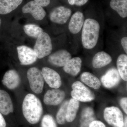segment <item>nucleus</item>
Masks as SVG:
<instances>
[{
	"label": "nucleus",
	"mask_w": 127,
	"mask_h": 127,
	"mask_svg": "<svg viewBox=\"0 0 127 127\" xmlns=\"http://www.w3.org/2000/svg\"><path fill=\"white\" fill-rule=\"evenodd\" d=\"M14 112V106L9 94L4 90H0V112L6 116Z\"/></svg>",
	"instance_id": "nucleus-15"
},
{
	"label": "nucleus",
	"mask_w": 127,
	"mask_h": 127,
	"mask_svg": "<svg viewBox=\"0 0 127 127\" xmlns=\"http://www.w3.org/2000/svg\"><path fill=\"white\" fill-rule=\"evenodd\" d=\"M127 116L125 117V119L124 120V125L123 127H127Z\"/></svg>",
	"instance_id": "nucleus-34"
},
{
	"label": "nucleus",
	"mask_w": 127,
	"mask_h": 127,
	"mask_svg": "<svg viewBox=\"0 0 127 127\" xmlns=\"http://www.w3.org/2000/svg\"><path fill=\"white\" fill-rule=\"evenodd\" d=\"M71 96L72 98L82 102H89L94 100L95 95L90 89L81 82L77 81L72 86Z\"/></svg>",
	"instance_id": "nucleus-4"
},
{
	"label": "nucleus",
	"mask_w": 127,
	"mask_h": 127,
	"mask_svg": "<svg viewBox=\"0 0 127 127\" xmlns=\"http://www.w3.org/2000/svg\"><path fill=\"white\" fill-rule=\"evenodd\" d=\"M120 104L124 112L127 114V98L124 97L120 100Z\"/></svg>",
	"instance_id": "nucleus-30"
},
{
	"label": "nucleus",
	"mask_w": 127,
	"mask_h": 127,
	"mask_svg": "<svg viewBox=\"0 0 127 127\" xmlns=\"http://www.w3.org/2000/svg\"><path fill=\"white\" fill-rule=\"evenodd\" d=\"M41 127H57L55 120L51 115H44L41 121Z\"/></svg>",
	"instance_id": "nucleus-27"
},
{
	"label": "nucleus",
	"mask_w": 127,
	"mask_h": 127,
	"mask_svg": "<svg viewBox=\"0 0 127 127\" xmlns=\"http://www.w3.org/2000/svg\"><path fill=\"white\" fill-rule=\"evenodd\" d=\"M6 124L5 119L0 112V127H6Z\"/></svg>",
	"instance_id": "nucleus-33"
},
{
	"label": "nucleus",
	"mask_w": 127,
	"mask_h": 127,
	"mask_svg": "<svg viewBox=\"0 0 127 127\" xmlns=\"http://www.w3.org/2000/svg\"><path fill=\"white\" fill-rule=\"evenodd\" d=\"M18 59L21 64L28 65L35 62L37 58L32 48L27 46L21 45L17 47Z\"/></svg>",
	"instance_id": "nucleus-7"
},
{
	"label": "nucleus",
	"mask_w": 127,
	"mask_h": 127,
	"mask_svg": "<svg viewBox=\"0 0 127 127\" xmlns=\"http://www.w3.org/2000/svg\"><path fill=\"white\" fill-rule=\"evenodd\" d=\"M82 81L95 89H99L101 86L100 80L96 76L89 72L83 73L81 76Z\"/></svg>",
	"instance_id": "nucleus-21"
},
{
	"label": "nucleus",
	"mask_w": 127,
	"mask_h": 127,
	"mask_svg": "<svg viewBox=\"0 0 127 127\" xmlns=\"http://www.w3.org/2000/svg\"><path fill=\"white\" fill-rule=\"evenodd\" d=\"M117 66L119 73L122 79L127 81V56L125 54L119 55L117 61Z\"/></svg>",
	"instance_id": "nucleus-24"
},
{
	"label": "nucleus",
	"mask_w": 127,
	"mask_h": 127,
	"mask_svg": "<svg viewBox=\"0 0 127 127\" xmlns=\"http://www.w3.org/2000/svg\"><path fill=\"white\" fill-rule=\"evenodd\" d=\"M68 101H65L62 104L56 115L57 122L60 125H64L66 122V116L67 108L68 105Z\"/></svg>",
	"instance_id": "nucleus-26"
},
{
	"label": "nucleus",
	"mask_w": 127,
	"mask_h": 127,
	"mask_svg": "<svg viewBox=\"0 0 127 127\" xmlns=\"http://www.w3.org/2000/svg\"><path fill=\"white\" fill-rule=\"evenodd\" d=\"M121 45L126 54L127 53V37H124L121 39Z\"/></svg>",
	"instance_id": "nucleus-32"
},
{
	"label": "nucleus",
	"mask_w": 127,
	"mask_h": 127,
	"mask_svg": "<svg viewBox=\"0 0 127 127\" xmlns=\"http://www.w3.org/2000/svg\"><path fill=\"white\" fill-rule=\"evenodd\" d=\"M82 28L83 46L86 49H92L96 45L98 40L100 34V24L94 19L87 18L84 21Z\"/></svg>",
	"instance_id": "nucleus-2"
},
{
	"label": "nucleus",
	"mask_w": 127,
	"mask_h": 127,
	"mask_svg": "<svg viewBox=\"0 0 127 127\" xmlns=\"http://www.w3.org/2000/svg\"><path fill=\"white\" fill-rule=\"evenodd\" d=\"M112 60V57L109 54L105 52L101 51L94 56L92 63L94 67L100 68L108 65Z\"/></svg>",
	"instance_id": "nucleus-17"
},
{
	"label": "nucleus",
	"mask_w": 127,
	"mask_h": 127,
	"mask_svg": "<svg viewBox=\"0 0 127 127\" xmlns=\"http://www.w3.org/2000/svg\"><path fill=\"white\" fill-rule=\"evenodd\" d=\"M89 127H106L105 124L101 121L94 120L89 124Z\"/></svg>",
	"instance_id": "nucleus-29"
},
{
	"label": "nucleus",
	"mask_w": 127,
	"mask_h": 127,
	"mask_svg": "<svg viewBox=\"0 0 127 127\" xmlns=\"http://www.w3.org/2000/svg\"><path fill=\"white\" fill-rule=\"evenodd\" d=\"M23 0H0V14L6 15L15 10Z\"/></svg>",
	"instance_id": "nucleus-19"
},
{
	"label": "nucleus",
	"mask_w": 127,
	"mask_h": 127,
	"mask_svg": "<svg viewBox=\"0 0 127 127\" xmlns=\"http://www.w3.org/2000/svg\"><path fill=\"white\" fill-rule=\"evenodd\" d=\"M71 10L63 6L56 7L50 13V19L52 22L64 25L68 20L71 15Z\"/></svg>",
	"instance_id": "nucleus-8"
},
{
	"label": "nucleus",
	"mask_w": 127,
	"mask_h": 127,
	"mask_svg": "<svg viewBox=\"0 0 127 127\" xmlns=\"http://www.w3.org/2000/svg\"><path fill=\"white\" fill-rule=\"evenodd\" d=\"M89 0H68V3L71 5L82 6L85 5Z\"/></svg>",
	"instance_id": "nucleus-28"
},
{
	"label": "nucleus",
	"mask_w": 127,
	"mask_h": 127,
	"mask_svg": "<svg viewBox=\"0 0 127 127\" xmlns=\"http://www.w3.org/2000/svg\"><path fill=\"white\" fill-rule=\"evenodd\" d=\"M52 49L51 37L47 33L43 32L37 38L33 48L37 58L42 59L49 56Z\"/></svg>",
	"instance_id": "nucleus-3"
},
{
	"label": "nucleus",
	"mask_w": 127,
	"mask_h": 127,
	"mask_svg": "<svg viewBox=\"0 0 127 127\" xmlns=\"http://www.w3.org/2000/svg\"><path fill=\"white\" fill-rule=\"evenodd\" d=\"M1 20L0 18V27L1 25Z\"/></svg>",
	"instance_id": "nucleus-35"
},
{
	"label": "nucleus",
	"mask_w": 127,
	"mask_h": 127,
	"mask_svg": "<svg viewBox=\"0 0 127 127\" xmlns=\"http://www.w3.org/2000/svg\"><path fill=\"white\" fill-rule=\"evenodd\" d=\"M65 96L64 91L58 89H53L46 92L43 97V102L46 105L57 106L63 101Z\"/></svg>",
	"instance_id": "nucleus-12"
},
{
	"label": "nucleus",
	"mask_w": 127,
	"mask_h": 127,
	"mask_svg": "<svg viewBox=\"0 0 127 127\" xmlns=\"http://www.w3.org/2000/svg\"><path fill=\"white\" fill-rule=\"evenodd\" d=\"M104 119L113 127H123L124 120L123 115L120 109L114 106L107 107L103 113Z\"/></svg>",
	"instance_id": "nucleus-6"
},
{
	"label": "nucleus",
	"mask_w": 127,
	"mask_h": 127,
	"mask_svg": "<svg viewBox=\"0 0 127 127\" xmlns=\"http://www.w3.org/2000/svg\"><path fill=\"white\" fill-rule=\"evenodd\" d=\"M79 101L76 99L72 98L68 101L66 116V122L71 123L75 120L79 109Z\"/></svg>",
	"instance_id": "nucleus-20"
},
{
	"label": "nucleus",
	"mask_w": 127,
	"mask_h": 127,
	"mask_svg": "<svg viewBox=\"0 0 127 127\" xmlns=\"http://www.w3.org/2000/svg\"><path fill=\"white\" fill-rule=\"evenodd\" d=\"M41 71L44 81L50 87L58 89L61 87V78L59 73L56 71L49 67H43Z\"/></svg>",
	"instance_id": "nucleus-9"
},
{
	"label": "nucleus",
	"mask_w": 127,
	"mask_h": 127,
	"mask_svg": "<svg viewBox=\"0 0 127 127\" xmlns=\"http://www.w3.org/2000/svg\"><path fill=\"white\" fill-rule=\"evenodd\" d=\"M22 11L25 14H31L37 21L43 20L46 15V12L43 7L34 1L28 2L22 8Z\"/></svg>",
	"instance_id": "nucleus-11"
},
{
	"label": "nucleus",
	"mask_w": 127,
	"mask_h": 127,
	"mask_svg": "<svg viewBox=\"0 0 127 127\" xmlns=\"http://www.w3.org/2000/svg\"><path fill=\"white\" fill-rule=\"evenodd\" d=\"M82 63V60L80 58H73L63 67L64 70L69 75L75 76L81 71Z\"/></svg>",
	"instance_id": "nucleus-18"
},
{
	"label": "nucleus",
	"mask_w": 127,
	"mask_h": 127,
	"mask_svg": "<svg viewBox=\"0 0 127 127\" xmlns=\"http://www.w3.org/2000/svg\"><path fill=\"white\" fill-rule=\"evenodd\" d=\"M121 77L118 71L115 68H111L101 78V82L107 88H112L120 82Z\"/></svg>",
	"instance_id": "nucleus-13"
},
{
	"label": "nucleus",
	"mask_w": 127,
	"mask_h": 127,
	"mask_svg": "<svg viewBox=\"0 0 127 127\" xmlns=\"http://www.w3.org/2000/svg\"><path fill=\"white\" fill-rule=\"evenodd\" d=\"M84 22L83 13L80 11H77L71 17L68 24V30L72 34H77L81 30Z\"/></svg>",
	"instance_id": "nucleus-16"
},
{
	"label": "nucleus",
	"mask_w": 127,
	"mask_h": 127,
	"mask_svg": "<svg viewBox=\"0 0 127 127\" xmlns=\"http://www.w3.org/2000/svg\"><path fill=\"white\" fill-rule=\"evenodd\" d=\"M23 30L28 36L36 39L43 32L41 28L34 24H28L25 25L23 27Z\"/></svg>",
	"instance_id": "nucleus-25"
},
{
	"label": "nucleus",
	"mask_w": 127,
	"mask_h": 127,
	"mask_svg": "<svg viewBox=\"0 0 127 127\" xmlns=\"http://www.w3.org/2000/svg\"><path fill=\"white\" fill-rule=\"evenodd\" d=\"M2 82L7 88L13 90L16 88L20 85V77L16 70L11 69L7 71L5 73Z\"/></svg>",
	"instance_id": "nucleus-14"
},
{
	"label": "nucleus",
	"mask_w": 127,
	"mask_h": 127,
	"mask_svg": "<svg viewBox=\"0 0 127 127\" xmlns=\"http://www.w3.org/2000/svg\"><path fill=\"white\" fill-rule=\"evenodd\" d=\"M27 76L32 91L36 94L41 93L44 87V80L40 70L37 67H31L27 71Z\"/></svg>",
	"instance_id": "nucleus-5"
},
{
	"label": "nucleus",
	"mask_w": 127,
	"mask_h": 127,
	"mask_svg": "<svg viewBox=\"0 0 127 127\" xmlns=\"http://www.w3.org/2000/svg\"><path fill=\"white\" fill-rule=\"evenodd\" d=\"M42 7H46L50 4L51 0H34Z\"/></svg>",
	"instance_id": "nucleus-31"
},
{
	"label": "nucleus",
	"mask_w": 127,
	"mask_h": 127,
	"mask_svg": "<svg viewBox=\"0 0 127 127\" xmlns=\"http://www.w3.org/2000/svg\"><path fill=\"white\" fill-rule=\"evenodd\" d=\"M110 6L121 17L123 18L127 17V0H111Z\"/></svg>",
	"instance_id": "nucleus-22"
},
{
	"label": "nucleus",
	"mask_w": 127,
	"mask_h": 127,
	"mask_svg": "<svg viewBox=\"0 0 127 127\" xmlns=\"http://www.w3.org/2000/svg\"><path fill=\"white\" fill-rule=\"evenodd\" d=\"M95 119V113L93 109L90 107L85 108L82 112L80 127H88L90 124Z\"/></svg>",
	"instance_id": "nucleus-23"
},
{
	"label": "nucleus",
	"mask_w": 127,
	"mask_h": 127,
	"mask_svg": "<svg viewBox=\"0 0 127 127\" xmlns=\"http://www.w3.org/2000/svg\"><path fill=\"white\" fill-rule=\"evenodd\" d=\"M72 58L70 53L67 50H58L49 55L48 61L51 64L58 67H64Z\"/></svg>",
	"instance_id": "nucleus-10"
},
{
	"label": "nucleus",
	"mask_w": 127,
	"mask_h": 127,
	"mask_svg": "<svg viewBox=\"0 0 127 127\" xmlns=\"http://www.w3.org/2000/svg\"><path fill=\"white\" fill-rule=\"evenodd\" d=\"M22 112L28 123L36 124L39 122L43 114V107L40 100L34 94H27L23 101Z\"/></svg>",
	"instance_id": "nucleus-1"
}]
</instances>
